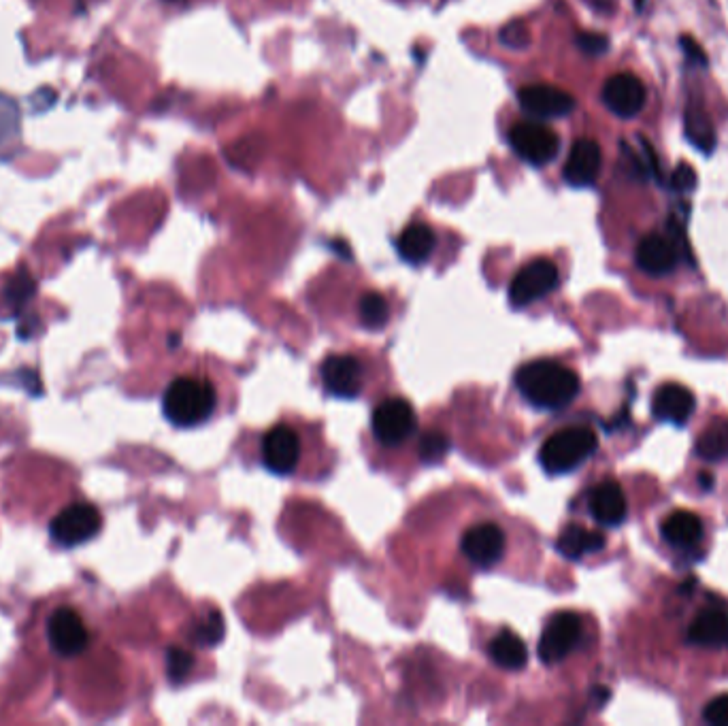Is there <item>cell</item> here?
I'll list each match as a JSON object with an SVG mask.
<instances>
[{"label": "cell", "instance_id": "6da1fadb", "mask_svg": "<svg viewBox=\"0 0 728 726\" xmlns=\"http://www.w3.org/2000/svg\"><path fill=\"white\" fill-rule=\"evenodd\" d=\"M516 388L539 409H562L579 394V377L573 369L550 358L531 360L516 373Z\"/></svg>", "mask_w": 728, "mask_h": 726}, {"label": "cell", "instance_id": "7a4b0ae2", "mask_svg": "<svg viewBox=\"0 0 728 726\" xmlns=\"http://www.w3.org/2000/svg\"><path fill=\"white\" fill-rule=\"evenodd\" d=\"M218 403L213 386L201 377H177L162 394V414L173 426L192 428L211 418Z\"/></svg>", "mask_w": 728, "mask_h": 726}, {"label": "cell", "instance_id": "3957f363", "mask_svg": "<svg viewBox=\"0 0 728 726\" xmlns=\"http://www.w3.org/2000/svg\"><path fill=\"white\" fill-rule=\"evenodd\" d=\"M597 448L599 437L590 426H567L541 445L539 462L552 475L571 473L579 465H584Z\"/></svg>", "mask_w": 728, "mask_h": 726}, {"label": "cell", "instance_id": "277c9868", "mask_svg": "<svg viewBox=\"0 0 728 726\" xmlns=\"http://www.w3.org/2000/svg\"><path fill=\"white\" fill-rule=\"evenodd\" d=\"M371 428L379 443L386 448H396L418 431V416L407 399L392 396L375 407Z\"/></svg>", "mask_w": 728, "mask_h": 726}, {"label": "cell", "instance_id": "5b68a950", "mask_svg": "<svg viewBox=\"0 0 728 726\" xmlns=\"http://www.w3.org/2000/svg\"><path fill=\"white\" fill-rule=\"evenodd\" d=\"M47 641L62 658H77L90 646L86 620L73 607H56L47 618Z\"/></svg>", "mask_w": 728, "mask_h": 726}, {"label": "cell", "instance_id": "8992f818", "mask_svg": "<svg viewBox=\"0 0 728 726\" xmlns=\"http://www.w3.org/2000/svg\"><path fill=\"white\" fill-rule=\"evenodd\" d=\"M103 516L92 503H73L64 507L49 524V535L64 548H75L98 535Z\"/></svg>", "mask_w": 728, "mask_h": 726}, {"label": "cell", "instance_id": "52a82bcc", "mask_svg": "<svg viewBox=\"0 0 728 726\" xmlns=\"http://www.w3.org/2000/svg\"><path fill=\"white\" fill-rule=\"evenodd\" d=\"M558 282L560 273L552 260L548 258L533 260L528 262L526 267H522L514 279H511L509 301L518 309L528 307L535 301L543 299V296H548L552 290H556Z\"/></svg>", "mask_w": 728, "mask_h": 726}, {"label": "cell", "instance_id": "ba28073f", "mask_svg": "<svg viewBox=\"0 0 728 726\" xmlns=\"http://www.w3.org/2000/svg\"><path fill=\"white\" fill-rule=\"evenodd\" d=\"M509 145L524 162L543 167L558 156L560 139L550 126L541 122H520L509 130Z\"/></svg>", "mask_w": 728, "mask_h": 726}, {"label": "cell", "instance_id": "9c48e42d", "mask_svg": "<svg viewBox=\"0 0 728 726\" xmlns=\"http://www.w3.org/2000/svg\"><path fill=\"white\" fill-rule=\"evenodd\" d=\"M582 618L573 612H558L545 624L539 639V658L543 665H556L565 660L582 639Z\"/></svg>", "mask_w": 728, "mask_h": 726}, {"label": "cell", "instance_id": "30bf717a", "mask_svg": "<svg viewBox=\"0 0 728 726\" xmlns=\"http://www.w3.org/2000/svg\"><path fill=\"white\" fill-rule=\"evenodd\" d=\"M260 454L264 469L273 475H290L299 467L301 437L290 424H275L264 433Z\"/></svg>", "mask_w": 728, "mask_h": 726}, {"label": "cell", "instance_id": "8fae6325", "mask_svg": "<svg viewBox=\"0 0 728 726\" xmlns=\"http://www.w3.org/2000/svg\"><path fill=\"white\" fill-rule=\"evenodd\" d=\"M507 539L503 528L494 522H479L469 526L460 539V550L471 565L479 569H492L501 563Z\"/></svg>", "mask_w": 728, "mask_h": 726}, {"label": "cell", "instance_id": "7c38bea8", "mask_svg": "<svg viewBox=\"0 0 728 726\" xmlns=\"http://www.w3.org/2000/svg\"><path fill=\"white\" fill-rule=\"evenodd\" d=\"M320 375L326 392L337 396V399L352 401L360 396L364 388V367L360 358L352 354L326 356L320 367Z\"/></svg>", "mask_w": 728, "mask_h": 726}, {"label": "cell", "instance_id": "4fadbf2b", "mask_svg": "<svg viewBox=\"0 0 728 726\" xmlns=\"http://www.w3.org/2000/svg\"><path fill=\"white\" fill-rule=\"evenodd\" d=\"M518 103L528 115H533L537 120L565 118V115L575 109V98L569 92L548 84L522 88L518 92Z\"/></svg>", "mask_w": 728, "mask_h": 726}, {"label": "cell", "instance_id": "5bb4252c", "mask_svg": "<svg viewBox=\"0 0 728 726\" xmlns=\"http://www.w3.org/2000/svg\"><path fill=\"white\" fill-rule=\"evenodd\" d=\"M603 103L618 118H635L645 105V86L631 73H618L605 81Z\"/></svg>", "mask_w": 728, "mask_h": 726}, {"label": "cell", "instance_id": "9a60e30c", "mask_svg": "<svg viewBox=\"0 0 728 726\" xmlns=\"http://www.w3.org/2000/svg\"><path fill=\"white\" fill-rule=\"evenodd\" d=\"M601 160V147L597 141H575L565 162V179L575 188L592 186L601 173Z\"/></svg>", "mask_w": 728, "mask_h": 726}, {"label": "cell", "instance_id": "2e32d148", "mask_svg": "<svg viewBox=\"0 0 728 726\" xmlns=\"http://www.w3.org/2000/svg\"><path fill=\"white\" fill-rule=\"evenodd\" d=\"M694 407H697L694 394L680 384L660 386L652 399V414L660 422H671L677 426H682L690 420V416L694 414Z\"/></svg>", "mask_w": 728, "mask_h": 726}, {"label": "cell", "instance_id": "e0dca14e", "mask_svg": "<svg viewBox=\"0 0 728 726\" xmlns=\"http://www.w3.org/2000/svg\"><path fill=\"white\" fill-rule=\"evenodd\" d=\"M590 514L603 526H620L626 520L628 505L618 482L605 480L590 492Z\"/></svg>", "mask_w": 728, "mask_h": 726}, {"label": "cell", "instance_id": "ac0fdd59", "mask_svg": "<svg viewBox=\"0 0 728 726\" xmlns=\"http://www.w3.org/2000/svg\"><path fill=\"white\" fill-rule=\"evenodd\" d=\"M637 267L654 277L667 275L677 267V260H680V254H677V247L671 239L663 237V235H650L645 237L639 247H637Z\"/></svg>", "mask_w": 728, "mask_h": 726}, {"label": "cell", "instance_id": "d6986e66", "mask_svg": "<svg viewBox=\"0 0 728 726\" xmlns=\"http://www.w3.org/2000/svg\"><path fill=\"white\" fill-rule=\"evenodd\" d=\"M688 641L703 648L728 646V612L722 607H707L692 620Z\"/></svg>", "mask_w": 728, "mask_h": 726}, {"label": "cell", "instance_id": "ffe728a7", "mask_svg": "<svg viewBox=\"0 0 728 726\" xmlns=\"http://www.w3.org/2000/svg\"><path fill=\"white\" fill-rule=\"evenodd\" d=\"M603 548H605V537L597 531H590V528L582 524L565 526L556 541V550L569 560H579L586 554H597Z\"/></svg>", "mask_w": 728, "mask_h": 726}, {"label": "cell", "instance_id": "44dd1931", "mask_svg": "<svg viewBox=\"0 0 728 726\" xmlns=\"http://www.w3.org/2000/svg\"><path fill=\"white\" fill-rule=\"evenodd\" d=\"M660 533L667 539V543L675 548H694L703 539V522L697 514L692 511L680 509L673 511L671 516L665 518L663 526H660Z\"/></svg>", "mask_w": 728, "mask_h": 726}, {"label": "cell", "instance_id": "7402d4cb", "mask_svg": "<svg viewBox=\"0 0 728 726\" xmlns=\"http://www.w3.org/2000/svg\"><path fill=\"white\" fill-rule=\"evenodd\" d=\"M488 654L494 660V665H499L505 671H520L528 663L526 643L511 629L496 633L488 646Z\"/></svg>", "mask_w": 728, "mask_h": 726}, {"label": "cell", "instance_id": "603a6c76", "mask_svg": "<svg viewBox=\"0 0 728 726\" xmlns=\"http://www.w3.org/2000/svg\"><path fill=\"white\" fill-rule=\"evenodd\" d=\"M396 250L401 258L409 264H422L430 258L435 250V233L433 228L426 224H409L399 241H396Z\"/></svg>", "mask_w": 728, "mask_h": 726}, {"label": "cell", "instance_id": "cb8c5ba5", "mask_svg": "<svg viewBox=\"0 0 728 726\" xmlns=\"http://www.w3.org/2000/svg\"><path fill=\"white\" fill-rule=\"evenodd\" d=\"M684 132H686L688 141L694 147H699V150L705 154H709L716 147V130H714V126H711L707 115L697 107H690L686 111Z\"/></svg>", "mask_w": 728, "mask_h": 726}, {"label": "cell", "instance_id": "d4e9b609", "mask_svg": "<svg viewBox=\"0 0 728 726\" xmlns=\"http://www.w3.org/2000/svg\"><path fill=\"white\" fill-rule=\"evenodd\" d=\"M697 454L703 460H724L728 458V422H711L697 441Z\"/></svg>", "mask_w": 728, "mask_h": 726}, {"label": "cell", "instance_id": "484cf974", "mask_svg": "<svg viewBox=\"0 0 728 726\" xmlns=\"http://www.w3.org/2000/svg\"><path fill=\"white\" fill-rule=\"evenodd\" d=\"M360 322L369 330H382L390 320V303L384 294L367 292L360 299Z\"/></svg>", "mask_w": 728, "mask_h": 726}, {"label": "cell", "instance_id": "4316f807", "mask_svg": "<svg viewBox=\"0 0 728 726\" xmlns=\"http://www.w3.org/2000/svg\"><path fill=\"white\" fill-rule=\"evenodd\" d=\"M224 635H226L224 616H222V612H218V609H211V612H207V616L201 622H196L194 631H192V641L196 643V646L211 648V646H218V643L224 639Z\"/></svg>", "mask_w": 728, "mask_h": 726}, {"label": "cell", "instance_id": "83f0119b", "mask_svg": "<svg viewBox=\"0 0 728 726\" xmlns=\"http://www.w3.org/2000/svg\"><path fill=\"white\" fill-rule=\"evenodd\" d=\"M452 448L450 437L445 435L443 431H426L422 433V437L418 439V456L426 465H435V462H441L445 456H448Z\"/></svg>", "mask_w": 728, "mask_h": 726}, {"label": "cell", "instance_id": "f1b7e54d", "mask_svg": "<svg viewBox=\"0 0 728 726\" xmlns=\"http://www.w3.org/2000/svg\"><path fill=\"white\" fill-rule=\"evenodd\" d=\"M20 130V107L9 96L0 94V143L18 135Z\"/></svg>", "mask_w": 728, "mask_h": 726}, {"label": "cell", "instance_id": "f546056e", "mask_svg": "<svg viewBox=\"0 0 728 726\" xmlns=\"http://www.w3.org/2000/svg\"><path fill=\"white\" fill-rule=\"evenodd\" d=\"M194 658L190 652L181 650V648H171L167 652V673L171 682H181L186 680V675L192 671Z\"/></svg>", "mask_w": 728, "mask_h": 726}, {"label": "cell", "instance_id": "4dcf8cb0", "mask_svg": "<svg viewBox=\"0 0 728 726\" xmlns=\"http://www.w3.org/2000/svg\"><path fill=\"white\" fill-rule=\"evenodd\" d=\"M703 718L707 724L728 726V695H720L714 701H709L703 709Z\"/></svg>", "mask_w": 728, "mask_h": 726}, {"label": "cell", "instance_id": "1f68e13d", "mask_svg": "<svg viewBox=\"0 0 728 726\" xmlns=\"http://www.w3.org/2000/svg\"><path fill=\"white\" fill-rule=\"evenodd\" d=\"M577 47L588 56H601L607 52L609 41L607 37L597 35V32H582V35L577 37Z\"/></svg>", "mask_w": 728, "mask_h": 726}, {"label": "cell", "instance_id": "d6a6232c", "mask_svg": "<svg viewBox=\"0 0 728 726\" xmlns=\"http://www.w3.org/2000/svg\"><path fill=\"white\" fill-rule=\"evenodd\" d=\"M499 39H501V43H505L507 47L520 49V47L528 45V30H526V26H524L522 22H511V24H507V26L501 30Z\"/></svg>", "mask_w": 728, "mask_h": 726}, {"label": "cell", "instance_id": "836d02e7", "mask_svg": "<svg viewBox=\"0 0 728 726\" xmlns=\"http://www.w3.org/2000/svg\"><path fill=\"white\" fill-rule=\"evenodd\" d=\"M32 292H35V282L28 277V273H20L9 286V296L13 303H24V299H28Z\"/></svg>", "mask_w": 728, "mask_h": 726}, {"label": "cell", "instance_id": "e575fe53", "mask_svg": "<svg viewBox=\"0 0 728 726\" xmlns=\"http://www.w3.org/2000/svg\"><path fill=\"white\" fill-rule=\"evenodd\" d=\"M694 184H697V175H694V171L688 167V164H680V167L675 169V173L671 175V186L675 190H692Z\"/></svg>", "mask_w": 728, "mask_h": 726}, {"label": "cell", "instance_id": "d590c367", "mask_svg": "<svg viewBox=\"0 0 728 726\" xmlns=\"http://www.w3.org/2000/svg\"><path fill=\"white\" fill-rule=\"evenodd\" d=\"M682 49H684V54L688 56V60H692L694 64H699V66H707V56H705L703 47L697 41H692L690 37H684L682 39Z\"/></svg>", "mask_w": 728, "mask_h": 726}, {"label": "cell", "instance_id": "8d00e7d4", "mask_svg": "<svg viewBox=\"0 0 728 726\" xmlns=\"http://www.w3.org/2000/svg\"><path fill=\"white\" fill-rule=\"evenodd\" d=\"M699 482L703 484V488H705V490H709L711 486H714V477H711V475H707V473H703V475L699 477Z\"/></svg>", "mask_w": 728, "mask_h": 726}]
</instances>
